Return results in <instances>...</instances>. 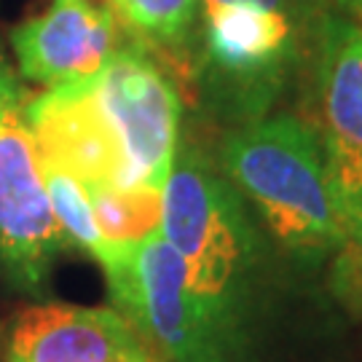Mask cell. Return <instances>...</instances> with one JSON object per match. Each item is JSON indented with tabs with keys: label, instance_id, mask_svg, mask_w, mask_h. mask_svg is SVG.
<instances>
[{
	"label": "cell",
	"instance_id": "16",
	"mask_svg": "<svg viewBox=\"0 0 362 362\" xmlns=\"http://www.w3.org/2000/svg\"><path fill=\"white\" fill-rule=\"evenodd\" d=\"M0 349H3V322H0Z\"/></svg>",
	"mask_w": 362,
	"mask_h": 362
},
{
	"label": "cell",
	"instance_id": "10",
	"mask_svg": "<svg viewBox=\"0 0 362 362\" xmlns=\"http://www.w3.org/2000/svg\"><path fill=\"white\" fill-rule=\"evenodd\" d=\"M124 33L164 65L191 73L202 27V0H107Z\"/></svg>",
	"mask_w": 362,
	"mask_h": 362
},
{
	"label": "cell",
	"instance_id": "4",
	"mask_svg": "<svg viewBox=\"0 0 362 362\" xmlns=\"http://www.w3.org/2000/svg\"><path fill=\"white\" fill-rule=\"evenodd\" d=\"M317 33L247 0L204 6L191 76L209 116L233 129L274 113L287 86L311 65Z\"/></svg>",
	"mask_w": 362,
	"mask_h": 362
},
{
	"label": "cell",
	"instance_id": "7",
	"mask_svg": "<svg viewBox=\"0 0 362 362\" xmlns=\"http://www.w3.org/2000/svg\"><path fill=\"white\" fill-rule=\"evenodd\" d=\"M314 127L336 196L344 231L362 223V22L327 11L320 22L314 57Z\"/></svg>",
	"mask_w": 362,
	"mask_h": 362
},
{
	"label": "cell",
	"instance_id": "2",
	"mask_svg": "<svg viewBox=\"0 0 362 362\" xmlns=\"http://www.w3.org/2000/svg\"><path fill=\"white\" fill-rule=\"evenodd\" d=\"M220 172L252 209L260 231L303 269L333 260L346 231L311 124L293 113H269L226 132Z\"/></svg>",
	"mask_w": 362,
	"mask_h": 362
},
{
	"label": "cell",
	"instance_id": "14",
	"mask_svg": "<svg viewBox=\"0 0 362 362\" xmlns=\"http://www.w3.org/2000/svg\"><path fill=\"white\" fill-rule=\"evenodd\" d=\"M218 3H236V0H202V8L204 6H218ZM247 3H258V6L287 13V16H293L296 22H300V25L314 30V33L320 30V22H322L325 13L330 11L325 0H247Z\"/></svg>",
	"mask_w": 362,
	"mask_h": 362
},
{
	"label": "cell",
	"instance_id": "13",
	"mask_svg": "<svg viewBox=\"0 0 362 362\" xmlns=\"http://www.w3.org/2000/svg\"><path fill=\"white\" fill-rule=\"evenodd\" d=\"M330 285L338 300L354 314H362V223L346 233L344 245L330 260Z\"/></svg>",
	"mask_w": 362,
	"mask_h": 362
},
{
	"label": "cell",
	"instance_id": "6",
	"mask_svg": "<svg viewBox=\"0 0 362 362\" xmlns=\"http://www.w3.org/2000/svg\"><path fill=\"white\" fill-rule=\"evenodd\" d=\"M27 100L25 81L0 46V274L16 293L43 300L67 242L49 204Z\"/></svg>",
	"mask_w": 362,
	"mask_h": 362
},
{
	"label": "cell",
	"instance_id": "8",
	"mask_svg": "<svg viewBox=\"0 0 362 362\" xmlns=\"http://www.w3.org/2000/svg\"><path fill=\"white\" fill-rule=\"evenodd\" d=\"M6 362H161L113 306L35 300L3 327Z\"/></svg>",
	"mask_w": 362,
	"mask_h": 362
},
{
	"label": "cell",
	"instance_id": "5",
	"mask_svg": "<svg viewBox=\"0 0 362 362\" xmlns=\"http://www.w3.org/2000/svg\"><path fill=\"white\" fill-rule=\"evenodd\" d=\"M107 296L161 362H239L245 333L196 290L185 260L161 233L113 250Z\"/></svg>",
	"mask_w": 362,
	"mask_h": 362
},
{
	"label": "cell",
	"instance_id": "9",
	"mask_svg": "<svg viewBox=\"0 0 362 362\" xmlns=\"http://www.w3.org/2000/svg\"><path fill=\"white\" fill-rule=\"evenodd\" d=\"M127 38L110 3L54 0L11 30L16 73L43 89L100 73Z\"/></svg>",
	"mask_w": 362,
	"mask_h": 362
},
{
	"label": "cell",
	"instance_id": "12",
	"mask_svg": "<svg viewBox=\"0 0 362 362\" xmlns=\"http://www.w3.org/2000/svg\"><path fill=\"white\" fill-rule=\"evenodd\" d=\"M43 180H46V194H49L54 220L65 236L67 247L86 252L89 258H94L103 266L105 260L113 255V247L105 242L103 231L97 226L86 185L78 177H73L70 172L52 167L46 161H43Z\"/></svg>",
	"mask_w": 362,
	"mask_h": 362
},
{
	"label": "cell",
	"instance_id": "3",
	"mask_svg": "<svg viewBox=\"0 0 362 362\" xmlns=\"http://www.w3.org/2000/svg\"><path fill=\"white\" fill-rule=\"evenodd\" d=\"M161 236L185 260L212 309L245 333L266 233L218 161L182 140L161 194Z\"/></svg>",
	"mask_w": 362,
	"mask_h": 362
},
{
	"label": "cell",
	"instance_id": "1",
	"mask_svg": "<svg viewBox=\"0 0 362 362\" xmlns=\"http://www.w3.org/2000/svg\"><path fill=\"white\" fill-rule=\"evenodd\" d=\"M27 121L40 158L81 182L164 191L182 100L164 65L127 35L100 73L30 94Z\"/></svg>",
	"mask_w": 362,
	"mask_h": 362
},
{
	"label": "cell",
	"instance_id": "15",
	"mask_svg": "<svg viewBox=\"0 0 362 362\" xmlns=\"http://www.w3.org/2000/svg\"><path fill=\"white\" fill-rule=\"evenodd\" d=\"M330 11H338L351 19H360L362 22V0H325Z\"/></svg>",
	"mask_w": 362,
	"mask_h": 362
},
{
	"label": "cell",
	"instance_id": "11",
	"mask_svg": "<svg viewBox=\"0 0 362 362\" xmlns=\"http://www.w3.org/2000/svg\"><path fill=\"white\" fill-rule=\"evenodd\" d=\"M105 242L113 250L134 247L161 233V194L156 188H121L83 182Z\"/></svg>",
	"mask_w": 362,
	"mask_h": 362
}]
</instances>
